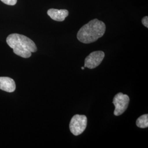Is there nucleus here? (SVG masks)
<instances>
[{"instance_id": "nucleus-1", "label": "nucleus", "mask_w": 148, "mask_h": 148, "mask_svg": "<svg viewBox=\"0 0 148 148\" xmlns=\"http://www.w3.org/2000/svg\"><path fill=\"white\" fill-rule=\"evenodd\" d=\"M6 42L12 48L13 52L24 58L32 56V53L36 52L37 48L35 42L24 35L12 34L7 37Z\"/></svg>"}, {"instance_id": "nucleus-2", "label": "nucleus", "mask_w": 148, "mask_h": 148, "mask_svg": "<svg viewBox=\"0 0 148 148\" xmlns=\"http://www.w3.org/2000/svg\"><path fill=\"white\" fill-rule=\"evenodd\" d=\"M106 30L104 22L95 19L80 28L77 38L81 42L86 44L94 42L104 35Z\"/></svg>"}, {"instance_id": "nucleus-3", "label": "nucleus", "mask_w": 148, "mask_h": 148, "mask_svg": "<svg viewBox=\"0 0 148 148\" xmlns=\"http://www.w3.org/2000/svg\"><path fill=\"white\" fill-rule=\"evenodd\" d=\"M87 125V117L84 115H75L72 117L70 122V131L74 136H79L85 131Z\"/></svg>"}, {"instance_id": "nucleus-4", "label": "nucleus", "mask_w": 148, "mask_h": 148, "mask_svg": "<svg viewBox=\"0 0 148 148\" xmlns=\"http://www.w3.org/2000/svg\"><path fill=\"white\" fill-rule=\"evenodd\" d=\"M130 102V98L127 95L119 93L115 95L112 103L115 106L114 114L115 116H120L127 110Z\"/></svg>"}, {"instance_id": "nucleus-5", "label": "nucleus", "mask_w": 148, "mask_h": 148, "mask_svg": "<svg viewBox=\"0 0 148 148\" xmlns=\"http://www.w3.org/2000/svg\"><path fill=\"white\" fill-rule=\"evenodd\" d=\"M104 57L105 53L101 51H95L90 53L85 58V68L95 69L101 64Z\"/></svg>"}, {"instance_id": "nucleus-6", "label": "nucleus", "mask_w": 148, "mask_h": 148, "mask_svg": "<svg viewBox=\"0 0 148 148\" xmlns=\"http://www.w3.org/2000/svg\"><path fill=\"white\" fill-rule=\"evenodd\" d=\"M47 14L55 21H63L69 15V12L66 10L51 8L48 10Z\"/></svg>"}, {"instance_id": "nucleus-7", "label": "nucleus", "mask_w": 148, "mask_h": 148, "mask_svg": "<svg viewBox=\"0 0 148 148\" xmlns=\"http://www.w3.org/2000/svg\"><path fill=\"white\" fill-rule=\"evenodd\" d=\"M16 83L8 77H0V90L7 92H13L16 90Z\"/></svg>"}, {"instance_id": "nucleus-8", "label": "nucleus", "mask_w": 148, "mask_h": 148, "mask_svg": "<svg viewBox=\"0 0 148 148\" xmlns=\"http://www.w3.org/2000/svg\"><path fill=\"white\" fill-rule=\"evenodd\" d=\"M137 126L141 128H145L148 127V115L144 114L139 117L136 121Z\"/></svg>"}, {"instance_id": "nucleus-9", "label": "nucleus", "mask_w": 148, "mask_h": 148, "mask_svg": "<svg viewBox=\"0 0 148 148\" xmlns=\"http://www.w3.org/2000/svg\"><path fill=\"white\" fill-rule=\"evenodd\" d=\"M3 3L7 5H16L17 0H1Z\"/></svg>"}, {"instance_id": "nucleus-10", "label": "nucleus", "mask_w": 148, "mask_h": 148, "mask_svg": "<svg viewBox=\"0 0 148 148\" xmlns=\"http://www.w3.org/2000/svg\"><path fill=\"white\" fill-rule=\"evenodd\" d=\"M142 23L143 25L146 27H148V16H144L142 20Z\"/></svg>"}, {"instance_id": "nucleus-11", "label": "nucleus", "mask_w": 148, "mask_h": 148, "mask_svg": "<svg viewBox=\"0 0 148 148\" xmlns=\"http://www.w3.org/2000/svg\"><path fill=\"white\" fill-rule=\"evenodd\" d=\"M81 69H82V70H84L85 69V67H82Z\"/></svg>"}]
</instances>
